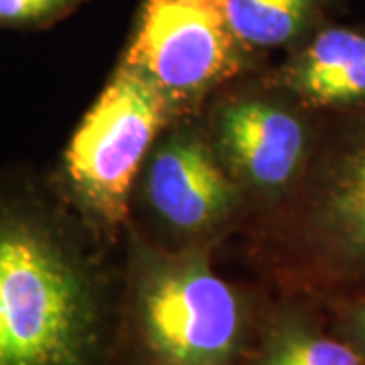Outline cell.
I'll return each instance as SVG.
<instances>
[{
    "label": "cell",
    "instance_id": "1",
    "mask_svg": "<svg viewBox=\"0 0 365 365\" xmlns=\"http://www.w3.org/2000/svg\"><path fill=\"white\" fill-rule=\"evenodd\" d=\"M112 246L53 177L0 173V365H120Z\"/></svg>",
    "mask_w": 365,
    "mask_h": 365
},
{
    "label": "cell",
    "instance_id": "2",
    "mask_svg": "<svg viewBox=\"0 0 365 365\" xmlns=\"http://www.w3.org/2000/svg\"><path fill=\"white\" fill-rule=\"evenodd\" d=\"M252 248L284 294L325 307L365 292V106L321 114L309 167L258 215Z\"/></svg>",
    "mask_w": 365,
    "mask_h": 365
},
{
    "label": "cell",
    "instance_id": "3",
    "mask_svg": "<svg viewBox=\"0 0 365 365\" xmlns=\"http://www.w3.org/2000/svg\"><path fill=\"white\" fill-rule=\"evenodd\" d=\"M264 304L211 266L209 248L130 235L122 264L120 365H242Z\"/></svg>",
    "mask_w": 365,
    "mask_h": 365
},
{
    "label": "cell",
    "instance_id": "4",
    "mask_svg": "<svg viewBox=\"0 0 365 365\" xmlns=\"http://www.w3.org/2000/svg\"><path fill=\"white\" fill-rule=\"evenodd\" d=\"M177 118H181L179 110L157 86L118 61L63 148L53 182L110 242L116 244L128 222L132 187L153 146Z\"/></svg>",
    "mask_w": 365,
    "mask_h": 365
},
{
    "label": "cell",
    "instance_id": "5",
    "mask_svg": "<svg viewBox=\"0 0 365 365\" xmlns=\"http://www.w3.org/2000/svg\"><path fill=\"white\" fill-rule=\"evenodd\" d=\"M203 126L250 205L262 213L284 201L302 179L321 114L270 76L215 91Z\"/></svg>",
    "mask_w": 365,
    "mask_h": 365
},
{
    "label": "cell",
    "instance_id": "6",
    "mask_svg": "<svg viewBox=\"0 0 365 365\" xmlns=\"http://www.w3.org/2000/svg\"><path fill=\"white\" fill-rule=\"evenodd\" d=\"M120 63L157 86L187 116L242 78L256 57L234 35L225 0H140Z\"/></svg>",
    "mask_w": 365,
    "mask_h": 365
},
{
    "label": "cell",
    "instance_id": "7",
    "mask_svg": "<svg viewBox=\"0 0 365 365\" xmlns=\"http://www.w3.org/2000/svg\"><path fill=\"white\" fill-rule=\"evenodd\" d=\"M182 118V116H181ZM177 118L158 136L138 177L143 203L173 246L213 248L248 211L203 122Z\"/></svg>",
    "mask_w": 365,
    "mask_h": 365
},
{
    "label": "cell",
    "instance_id": "8",
    "mask_svg": "<svg viewBox=\"0 0 365 365\" xmlns=\"http://www.w3.org/2000/svg\"><path fill=\"white\" fill-rule=\"evenodd\" d=\"M317 114H339L365 106V26L329 21L294 45L272 73Z\"/></svg>",
    "mask_w": 365,
    "mask_h": 365
},
{
    "label": "cell",
    "instance_id": "9",
    "mask_svg": "<svg viewBox=\"0 0 365 365\" xmlns=\"http://www.w3.org/2000/svg\"><path fill=\"white\" fill-rule=\"evenodd\" d=\"M242 365H365L313 300L284 294L262 311Z\"/></svg>",
    "mask_w": 365,
    "mask_h": 365
},
{
    "label": "cell",
    "instance_id": "10",
    "mask_svg": "<svg viewBox=\"0 0 365 365\" xmlns=\"http://www.w3.org/2000/svg\"><path fill=\"white\" fill-rule=\"evenodd\" d=\"M339 0H225L227 21L242 47L258 57L292 49L331 21Z\"/></svg>",
    "mask_w": 365,
    "mask_h": 365
},
{
    "label": "cell",
    "instance_id": "11",
    "mask_svg": "<svg viewBox=\"0 0 365 365\" xmlns=\"http://www.w3.org/2000/svg\"><path fill=\"white\" fill-rule=\"evenodd\" d=\"M88 0H0V26L41 31L66 21Z\"/></svg>",
    "mask_w": 365,
    "mask_h": 365
},
{
    "label": "cell",
    "instance_id": "12",
    "mask_svg": "<svg viewBox=\"0 0 365 365\" xmlns=\"http://www.w3.org/2000/svg\"><path fill=\"white\" fill-rule=\"evenodd\" d=\"M331 329L351 345L365 361V292L321 307Z\"/></svg>",
    "mask_w": 365,
    "mask_h": 365
}]
</instances>
